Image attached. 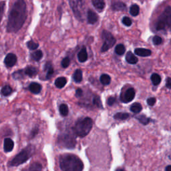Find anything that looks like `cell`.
<instances>
[{
    "label": "cell",
    "instance_id": "cell-26",
    "mask_svg": "<svg viewBox=\"0 0 171 171\" xmlns=\"http://www.w3.org/2000/svg\"><path fill=\"white\" fill-rule=\"evenodd\" d=\"M100 80L103 85H108L111 82V77L109 75L104 74L100 76Z\"/></svg>",
    "mask_w": 171,
    "mask_h": 171
},
{
    "label": "cell",
    "instance_id": "cell-18",
    "mask_svg": "<svg viewBox=\"0 0 171 171\" xmlns=\"http://www.w3.org/2000/svg\"><path fill=\"white\" fill-rule=\"evenodd\" d=\"M126 60L131 64H136L138 60L132 51H128L126 56Z\"/></svg>",
    "mask_w": 171,
    "mask_h": 171
},
{
    "label": "cell",
    "instance_id": "cell-20",
    "mask_svg": "<svg viewBox=\"0 0 171 171\" xmlns=\"http://www.w3.org/2000/svg\"><path fill=\"white\" fill-rule=\"evenodd\" d=\"M44 70L47 71V74H46V79H50L54 74V68L51 63H47L44 66Z\"/></svg>",
    "mask_w": 171,
    "mask_h": 171
},
{
    "label": "cell",
    "instance_id": "cell-25",
    "mask_svg": "<svg viewBox=\"0 0 171 171\" xmlns=\"http://www.w3.org/2000/svg\"><path fill=\"white\" fill-rule=\"evenodd\" d=\"M142 105L138 102L134 103L131 107V110L134 114H138L139 112H141L142 111Z\"/></svg>",
    "mask_w": 171,
    "mask_h": 171
},
{
    "label": "cell",
    "instance_id": "cell-11",
    "mask_svg": "<svg viewBox=\"0 0 171 171\" xmlns=\"http://www.w3.org/2000/svg\"><path fill=\"white\" fill-rule=\"evenodd\" d=\"M87 19H88V22L90 24H94L95 23L98 22V15L94 11L89 9L88 12Z\"/></svg>",
    "mask_w": 171,
    "mask_h": 171
},
{
    "label": "cell",
    "instance_id": "cell-13",
    "mask_svg": "<svg viewBox=\"0 0 171 171\" xmlns=\"http://www.w3.org/2000/svg\"><path fill=\"white\" fill-rule=\"evenodd\" d=\"M112 9L115 11H124L126 9V6L121 2H113L112 3Z\"/></svg>",
    "mask_w": 171,
    "mask_h": 171
},
{
    "label": "cell",
    "instance_id": "cell-37",
    "mask_svg": "<svg viewBox=\"0 0 171 171\" xmlns=\"http://www.w3.org/2000/svg\"><path fill=\"white\" fill-rule=\"evenodd\" d=\"M5 9H6V2H0V23H1L2 19L3 18Z\"/></svg>",
    "mask_w": 171,
    "mask_h": 171
},
{
    "label": "cell",
    "instance_id": "cell-8",
    "mask_svg": "<svg viewBox=\"0 0 171 171\" xmlns=\"http://www.w3.org/2000/svg\"><path fill=\"white\" fill-rule=\"evenodd\" d=\"M83 3L84 2L82 1H76V0L70 2V5L75 16L79 20H83Z\"/></svg>",
    "mask_w": 171,
    "mask_h": 171
},
{
    "label": "cell",
    "instance_id": "cell-19",
    "mask_svg": "<svg viewBox=\"0 0 171 171\" xmlns=\"http://www.w3.org/2000/svg\"><path fill=\"white\" fill-rule=\"evenodd\" d=\"M77 58L80 62H85L88 60V53L85 48H83L77 54Z\"/></svg>",
    "mask_w": 171,
    "mask_h": 171
},
{
    "label": "cell",
    "instance_id": "cell-35",
    "mask_svg": "<svg viewBox=\"0 0 171 171\" xmlns=\"http://www.w3.org/2000/svg\"><path fill=\"white\" fill-rule=\"evenodd\" d=\"M93 103L98 108H102V104L100 100V98L98 96H95L94 97V99H93Z\"/></svg>",
    "mask_w": 171,
    "mask_h": 171
},
{
    "label": "cell",
    "instance_id": "cell-21",
    "mask_svg": "<svg viewBox=\"0 0 171 171\" xmlns=\"http://www.w3.org/2000/svg\"><path fill=\"white\" fill-rule=\"evenodd\" d=\"M67 83V79L64 77H60L57 78L55 81V85L58 88H64Z\"/></svg>",
    "mask_w": 171,
    "mask_h": 171
},
{
    "label": "cell",
    "instance_id": "cell-3",
    "mask_svg": "<svg viewBox=\"0 0 171 171\" xmlns=\"http://www.w3.org/2000/svg\"><path fill=\"white\" fill-rule=\"evenodd\" d=\"M93 126V121L89 117L80 118L77 120L72 129L75 136L80 138L85 137L91 131Z\"/></svg>",
    "mask_w": 171,
    "mask_h": 171
},
{
    "label": "cell",
    "instance_id": "cell-46",
    "mask_svg": "<svg viewBox=\"0 0 171 171\" xmlns=\"http://www.w3.org/2000/svg\"><path fill=\"white\" fill-rule=\"evenodd\" d=\"M115 171H126V170L122 168H118L116 169Z\"/></svg>",
    "mask_w": 171,
    "mask_h": 171
},
{
    "label": "cell",
    "instance_id": "cell-32",
    "mask_svg": "<svg viewBox=\"0 0 171 171\" xmlns=\"http://www.w3.org/2000/svg\"><path fill=\"white\" fill-rule=\"evenodd\" d=\"M151 78L152 84L154 86L158 85L160 83V81H161V77H160V76L158 74H152Z\"/></svg>",
    "mask_w": 171,
    "mask_h": 171
},
{
    "label": "cell",
    "instance_id": "cell-41",
    "mask_svg": "<svg viewBox=\"0 0 171 171\" xmlns=\"http://www.w3.org/2000/svg\"><path fill=\"white\" fill-rule=\"evenodd\" d=\"M156 98H149L147 100V104H148V105L149 106H152L154 105V104L156 103Z\"/></svg>",
    "mask_w": 171,
    "mask_h": 171
},
{
    "label": "cell",
    "instance_id": "cell-9",
    "mask_svg": "<svg viewBox=\"0 0 171 171\" xmlns=\"http://www.w3.org/2000/svg\"><path fill=\"white\" fill-rule=\"evenodd\" d=\"M17 60L18 59L16 56L14 54L9 53L6 56V58H5L4 63L8 68H11V67H13V66H15V64H16Z\"/></svg>",
    "mask_w": 171,
    "mask_h": 171
},
{
    "label": "cell",
    "instance_id": "cell-42",
    "mask_svg": "<svg viewBox=\"0 0 171 171\" xmlns=\"http://www.w3.org/2000/svg\"><path fill=\"white\" fill-rule=\"evenodd\" d=\"M116 102V98L115 97H109L107 100V103L109 106H112Z\"/></svg>",
    "mask_w": 171,
    "mask_h": 171
},
{
    "label": "cell",
    "instance_id": "cell-22",
    "mask_svg": "<svg viewBox=\"0 0 171 171\" xmlns=\"http://www.w3.org/2000/svg\"><path fill=\"white\" fill-rule=\"evenodd\" d=\"M42 170V165L39 163H34L31 164L29 168L24 171H41Z\"/></svg>",
    "mask_w": 171,
    "mask_h": 171
},
{
    "label": "cell",
    "instance_id": "cell-36",
    "mask_svg": "<svg viewBox=\"0 0 171 171\" xmlns=\"http://www.w3.org/2000/svg\"><path fill=\"white\" fill-rule=\"evenodd\" d=\"M27 46H28V48L29 50H35V49H37L38 48L39 44L34 42L33 40H30V41H29L27 42Z\"/></svg>",
    "mask_w": 171,
    "mask_h": 171
},
{
    "label": "cell",
    "instance_id": "cell-12",
    "mask_svg": "<svg viewBox=\"0 0 171 171\" xmlns=\"http://www.w3.org/2000/svg\"><path fill=\"white\" fill-rule=\"evenodd\" d=\"M134 97H135V90L132 88H130L124 94V101L125 102H130L134 100Z\"/></svg>",
    "mask_w": 171,
    "mask_h": 171
},
{
    "label": "cell",
    "instance_id": "cell-33",
    "mask_svg": "<svg viewBox=\"0 0 171 171\" xmlns=\"http://www.w3.org/2000/svg\"><path fill=\"white\" fill-rule=\"evenodd\" d=\"M136 118L141 124H144V125H147L151 121V120L145 115H139L138 116H136Z\"/></svg>",
    "mask_w": 171,
    "mask_h": 171
},
{
    "label": "cell",
    "instance_id": "cell-24",
    "mask_svg": "<svg viewBox=\"0 0 171 171\" xmlns=\"http://www.w3.org/2000/svg\"><path fill=\"white\" fill-rule=\"evenodd\" d=\"M13 92V90L8 85L3 86L1 90V95L3 96H8Z\"/></svg>",
    "mask_w": 171,
    "mask_h": 171
},
{
    "label": "cell",
    "instance_id": "cell-7",
    "mask_svg": "<svg viewBox=\"0 0 171 171\" xmlns=\"http://www.w3.org/2000/svg\"><path fill=\"white\" fill-rule=\"evenodd\" d=\"M102 37L104 40V44L101 48L102 52H105V51L110 50L112 46L116 43V39L114 38V36L107 31H103Z\"/></svg>",
    "mask_w": 171,
    "mask_h": 171
},
{
    "label": "cell",
    "instance_id": "cell-40",
    "mask_svg": "<svg viewBox=\"0 0 171 171\" xmlns=\"http://www.w3.org/2000/svg\"><path fill=\"white\" fill-rule=\"evenodd\" d=\"M153 43L155 44V45H160V44L162 43L163 41V40L162 38L160 37V36L158 35H155L154 37L153 38Z\"/></svg>",
    "mask_w": 171,
    "mask_h": 171
},
{
    "label": "cell",
    "instance_id": "cell-27",
    "mask_svg": "<svg viewBox=\"0 0 171 171\" xmlns=\"http://www.w3.org/2000/svg\"><path fill=\"white\" fill-rule=\"evenodd\" d=\"M43 57V53L41 50H37L31 54V58L34 61H40Z\"/></svg>",
    "mask_w": 171,
    "mask_h": 171
},
{
    "label": "cell",
    "instance_id": "cell-30",
    "mask_svg": "<svg viewBox=\"0 0 171 171\" xmlns=\"http://www.w3.org/2000/svg\"><path fill=\"white\" fill-rule=\"evenodd\" d=\"M140 8L137 4H133L130 8V13L133 16H137L139 14Z\"/></svg>",
    "mask_w": 171,
    "mask_h": 171
},
{
    "label": "cell",
    "instance_id": "cell-38",
    "mask_svg": "<svg viewBox=\"0 0 171 171\" xmlns=\"http://www.w3.org/2000/svg\"><path fill=\"white\" fill-rule=\"evenodd\" d=\"M70 63V58H68V57H66V58H64L63 60H62V61H61V66L64 68H66L69 66Z\"/></svg>",
    "mask_w": 171,
    "mask_h": 171
},
{
    "label": "cell",
    "instance_id": "cell-5",
    "mask_svg": "<svg viewBox=\"0 0 171 171\" xmlns=\"http://www.w3.org/2000/svg\"><path fill=\"white\" fill-rule=\"evenodd\" d=\"M58 143L60 147L65 148H74L76 144V140L73 131H66L61 133L58 138Z\"/></svg>",
    "mask_w": 171,
    "mask_h": 171
},
{
    "label": "cell",
    "instance_id": "cell-10",
    "mask_svg": "<svg viewBox=\"0 0 171 171\" xmlns=\"http://www.w3.org/2000/svg\"><path fill=\"white\" fill-rule=\"evenodd\" d=\"M13 147H14V142L12 140L9 138H5L4 144H3L4 151L6 152H11L13 149Z\"/></svg>",
    "mask_w": 171,
    "mask_h": 171
},
{
    "label": "cell",
    "instance_id": "cell-17",
    "mask_svg": "<svg viewBox=\"0 0 171 171\" xmlns=\"http://www.w3.org/2000/svg\"><path fill=\"white\" fill-rule=\"evenodd\" d=\"M41 88H41V86L40 84H38V83H36V82L32 83V84H31L29 86V90L35 94H39L41 90Z\"/></svg>",
    "mask_w": 171,
    "mask_h": 171
},
{
    "label": "cell",
    "instance_id": "cell-43",
    "mask_svg": "<svg viewBox=\"0 0 171 171\" xmlns=\"http://www.w3.org/2000/svg\"><path fill=\"white\" fill-rule=\"evenodd\" d=\"M83 95V91L82 89L80 88H77L76 91V96L77 98H80L81 96H82Z\"/></svg>",
    "mask_w": 171,
    "mask_h": 171
},
{
    "label": "cell",
    "instance_id": "cell-34",
    "mask_svg": "<svg viewBox=\"0 0 171 171\" xmlns=\"http://www.w3.org/2000/svg\"><path fill=\"white\" fill-rule=\"evenodd\" d=\"M13 77L15 80H20L24 78V70H18L17 72H15L12 74Z\"/></svg>",
    "mask_w": 171,
    "mask_h": 171
},
{
    "label": "cell",
    "instance_id": "cell-1",
    "mask_svg": "<svg viewBox=\"0 0 171 171\" xmlns=\"http://www.w3.org/2000/svg\"><path fill=\"white\" fill-rule=\"evenodd\" d=\"M27 18L26 3L23 0L15 2L10 10L7 24V32L15 33L22 28Z\"/></svg>",
    "mask_w": 171,
    "mask_h": 171
},
{
    "label": "cell",
    "instance_id": "cell-15",
    "mask_svg": "<svg viewBox=\"0 0 171 171\" xmlns=\"http://www.w3.org/2000/svg\"><path fill=\"white\" fill-rule=\"evenodd\" d=\"M152 51L148 49L145 48H137L134 50V54L141 56V57H147L151 55Z\"/></svg>",
    "mask_w": 171,
    "mask_h": 171
},
{
    "label": "cell",
    "instance_id": "cell-23",
    "mask_svg": "<svg viewBox=\"0 0 171 171\" xmlns=\"http://www.w3.org/2000/svg\"><path fill=\"white\" fill-rule=\"evenodd\" d=\"M74 81L76 83H80L82 80V71L80 69H77L75 71L73 75Z\"/></svg>",
    "mask_w": 171,
    "mask_h": 171
},
{
    "label": "cell",
    "instance_id": "cell-28",
    "mask_svg": "<svg viewBox=\"0 0 171 171\" xmlns=\"http://www.w3.org/2000/svg\"><path fill=\"white\" fill-rule=\"evenodd\" d=\"M59 110H60V115L63 116H68V112H69V110H68V107L65 104H62L59 107Z\"/></svg>",
    "mask_w": 171,
    "mask_h": 171
},
{
    "label": "cell",
    "instance_id": "cell-44",
    "mask_svg": "<svg viewBox=\"0 0 171 171\" xmlns=\"http://www.w3.org/2000/svg\"><path fill=\"white\" fill-rule=\"evenodd\" d=\"M166 86H167L168 89L171 88V79L170 77H168L167 83H166Z\"/></svg>",
    "mask_w": 171,
    "mask_h": 171
},
{
    "label": "cell",
    "instance_id": "cell-2",
    "mask_svg": "<svg viewBox=\"0 0 171 171\" xmlns=\"http://www.w3.org/2000/svg\"><path fill=\"white\" fill-rule=\"evenodd\" d=\"M59 162L61 171H82L84 167L82 160L76 155L72 154L61 155Z\"/></svg>",
    "mask_w": 171,
    "mask_h": 171
},
{
    "label": "cell",
    "instance_id": "cell-16",
    "mask_svg": "<svg viewBox=\"0 0 171 171\" xmlns=\"http://www.w3.org/2000/svg\"><path fill=\"white\" fill-rule=\"evenodd\" d=\"M92 2L94 7L100 12L105 8V2L102 0H92Z\"/></svg>",
    "mask_w": 171,
    "mask_h": 171
},
{
    "label": "cell",
    "instance_id": "cell-14",
    "mask_svg": "<svg viewBox=\"0 0 171 171\" xmlns=\"http://www.w3.org/2000/svg\"><path fill=\"white\" fill-rule=\"evenodd\" d=\"M24 74L30 77H32L37 75L38 70L34 66H28L24 70Z\"/></svg>",
    "mask_w": 171,
    "mask_h": 171
},
{
    "label": "cell",
    "instance_id": "cell-39",
    "mask_svg": "<svg viewBox=\"0 0 171 171\" xmlns=\"http://www.w3.org/2000/svg\"><path fill=\"white\" fill-rule=\"evenodd\" d=\"M122 23L126 25V26H131L132 25V20L131 19V18H129L128 17H124L122 19Z\"/></svg>",
    "mask_w": 171,
    "mask_h": 171
},
{
    "label": "cell",
    "instance_id": "cell-29",
    "mask_svg": "<svg viewBox=\"0 0 171 171\" xmlns=\"http://www.w3.org/2000/svg\"><path fill=\"white\" fill-rule=\"evenodd\" d=\"M130 116V115H128V113H124V112H118L116 113V115L114 116L116 120H126V119L128 118V117Z\"/></svg>",
    "mask_w": 171,
    "mask_h": 171
},
{
    "label": "cell",
    "instance_id": "cell-31",
    "mask_svg": "<svg viewBox=\"0 0 171 171\" xmlns=\"http://www.w3.org/2000/svg\"><path fill=\"white\" fill-rule=\"evenodd\" d=\"M126 51V48L125 46H124L123 44H118L116 45V47L115 48V52L118 55H123Z\"/></svg>",
    "mask_w": 171,
    "mask_h": 171
},
{
    "label": "cell",
    "instance_id": "cell-6",
    "mask_svg": "<svg viewBox=\"0 0 171 171\" xmlns=\"http://www.w3.org/2000/svg\"><path fill=\"white\" fill-rule=\"evenodd\" d=\"M171 24V8L168 6L158 20L156 28L157 30H163L170 28Z\"/></svg>",
    "mask_w": 171,
    "mask_h": 171
},
{
    "label": "cell",
    "instance_id": "cell-4",
    "mask_svg": "<svg viewBox=\"0 0 171 171\" xmlns=\"http://www.w3.org/2000/svg\"><path fill=\"white\" fill-rule=\"evenodd\" d=\"M34 150L35 148L34 146L28 145L9 162V165L10 167H18L19 165L24 164L32 156L34 152Z\"/></svg>",
    "mask_w": 171,
    "mask_h": 171
},
{
    "label": "cell",
    "instance_id": "cell-45",
    "mask_svg": "<svg viewBox=\"0 0 171 171\" xmlns=\"http://www.w3.org/2000/svg\"><path fill=\"white\" fill-rule=\"evenodd\" d=\"M165 171H171V166L168 165L167 167L165 168Z\"/></svg>",
    "mask_w": 171,
    "mask_h": 171
}]
</instances>
